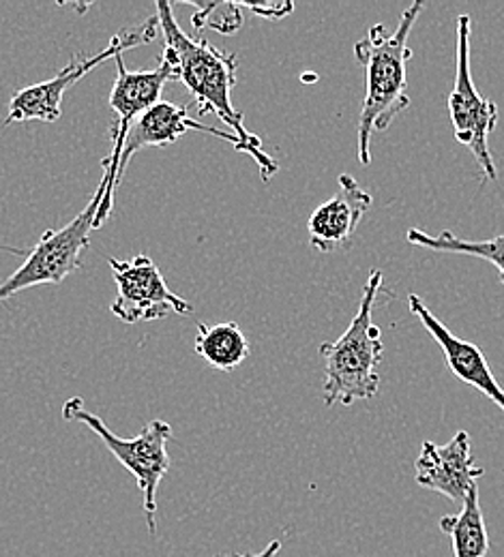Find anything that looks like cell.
<instances>
[{"label": "cell", "mask_w": 504, "mask_h": 557, "mask_svg": "<svg viewBox=\"0 0 504 557\" xmlns=\"http://www.w3.org/2000/svg\"><path fill=\"white\" fill-rule=\"evenodd\" d=\"M194 348L219 371H234L249 358V342L236 322L198 324Z\"/></svg>", "instance_id": "9a60e30c"}, {"label": "cell", "mask_w": 504, "mask_h": 557, "mask_svg": "<svg viewBox=\"0 0 504 557\" xmlns=\"http://www.w3.org/2000/svg\"><path fill=\"white\" fill-rule=\"evenodd\" d=\"M63 418L82 422L86 429L97 433L103 440V446L116 457V461L127 468L138 487L143 491L148 532L157 534V488L170 470L168 440L172 437V426L165 420H150L136 437H119L101 418L86 410L79 397H73L63 406Z\"/></svg>", "instance_id": "5b68a950"}, {"label": "cell", "mask_w": 504, "mask_h": 557, "mask_svg": "<svg viewBox=\"0 0 504 557\" xmlns=\"http://www.w3.org/2000/svg\"><path fill=\"white\" fill-rule=\"evenodd\" d=\"M415 468L419 487L435 491L451 502H464L466 493L485 474L472 457V440L466 431H457L444 446L423 442Z\"/></svg>", "instance_id": "8fae6325"}, {"label": "cell", "mask_w": 504, "mask_h": 557, "mask_svg": "<svg viewBox=\"0 0 504 557\" xmlns=\"http://www.w3.org/2000/svg\"><path fill=\"white\" fill-rule=\"evenodd\" d=\"M426 2H413L393 33L386 26L376 24L355 46V57L365 70V99L359 116V161L369 165V144L376 132L389 129V125L410 106L406 92V67L413 57L408 37L417 24Z\"/></svg>", "instance_id": "7a4b0ae2"}, {"label": "cell", "mask_w": 504, "mask_h": 557, "mask_svg": "<svg viewBox=\"0 0 504 557\" xmlns=\"http://www.w3.org/2000/svg\"><path fill=\"white\" fill-rule=\"evenodd\" d=\"M382 283V271L373 269L362 287L359 311L348 331L337 342L320 346V356L324 360L322 391L327 406H353L355 401L373 399L380 391L378 364L384 356V344L371 315Z\"/></svg>", "instance_id": "3957f363"}, {"label": "cell", "mask_w": 504, "mask_h": 557, "mask_svg": "<svg viewBox=\"0 0 504 557\" xmlns=\"http://www.w3.org/2000/svg\"><path fill=\"white\" fill-rule=\"evenodd\" d=\"M408 305L413 315L419 318V322L423 324V329L433 337V342L440 346L446 367L451 369V373L462 380L464 384L477 388L481 395H485L488 399H492L504 414V388L499 384L496 375L492 373L483 351L477 348L475 344L459 339L457 335H453L435 315L432 309L423 302L421 296L410 294L408 296Z\"/></svg>", "instance_id": "7c38bea8"}, {"label": "cell", "mask_w": 504, "mask_h": 557, "mask_svg": "<svg viewBox=\"0 0 504 557\" xmlns=\"http://www.w3.org/2000/svg\"><path fill=\"white\" fill-rule=\"evenodd\" d=\"M470 15L457 17V70L448 95V114L453 134L459 144L470 148L488 181H496V163L490 150V136L499 127V106L479 95L470 70Z\"/></svg>", "instance_id": "52a82bcc"}, {"label": "cell", "mask_w": 504, "mask_h": 557, "mask_svg": "<svg viewBox=\"0 0 504 557\" xmlns=\"http://www.w3.org/2000/svg\"><path fill=\"white\" fill-rule=\"evenodd\" d=\"M406 238L415 247H426V249H432L438 253H462V256L488 260L490 264H494L499 269L501 283L504 285V236H496L490 240H464V238H457L448 230L433 236L423 230L413 227V230H408Z\"/></svg>", "instance_id": "2e32d148"}, {"label": "cell", "mask_w": 504, "mask_h": 557, "mask_svg": "<svg viewBox=\"0 0 504 557\" xmlns=\"http://www.w3.org/2000/svg\"><path fill=\"white\" fill-rule=\"evenodd\" d=\"M112 194V174L103 170V178L95 189L88 207L82 210L73 221L61 230H48L37 245L24 253L22 267L0 283V302L35 285H57L82 269V253L90 245V232L99 230L114 202Z\"/></svg>", "instance_id": "277c9868"}, {"label": "cell", "mask_w": 504, "mask_h": 557, "mask_svg": "<svg viewBox=\"0 0 504 557\" xmlns=\"http://www.w3.org/2000/svg\"><path fill=\"white\" fill-rule=\"evenodd\" d=\"M243 9H249V11H254L256 15H260V17H267V20H284V17H288L290 13L294 11V4L292 2H267V4H254V2H249V4H243Z\"/></svg>", "instance_id": "ac0fdd59"}, {"label": "cell", "mask_w": 504, "mask_h": 557, "mask_svg": "<svg viewBox=\"0 0 504 557\" xmlns=\"http://www.w3.org/2000/svg\"><path fill=\"white\" fill-rule=\"evenodd\" d=\"M192 24L198 33L211 28L221 35H234L243 26V4L238 2H194Z\"/></svg>", "instance_id": "e0dca14e"}, {"label": "cell", "mask_w": 504, "mask_h": 557, "mask_svg": "<svg viewBox=\"0 0 504 557\" xmlns=\"http://www.w3.org/2000/svg\"><path fill=\"white\" fill-rule=\"evenodd\" d=\"M116 79L110 92V108L116 112V121L112 125V150L101 161V168L112 172L114 181L119 174V163L123 154V146L130 127L138 116H143L148 108L161 101L163 86L172 79H176V70L172 59L163 52L161 63L157 70L130 71L123 57H116ZM112 198L114 196V183H112Z\"/></svg>", "instance_id": "9c48e42d"}, {"label": "cell", "mask_w": 504, "mask_h": 557, "mask_svg": "<svg viewBox=\"0 0 504 557\" xmlns=\"http://www.w3.org/2000/svg\"><path fill=\"white\" fill-rule=\"evenodd\" d=\"M440 530L451 539L455 557H485L490 549L485 517L479 504V485L464 497V506L457 515L440 519Z\"/></svg>", "instance_id": "5bb4252c"}, {"label": "cell", "mask_w": 504, "mask_h": 557, "mask_svg": "<svg viewBox=\"0 0 504 557\" xmlns=\"http://www.w3.org/2000/svg\"><path fill=\"white\" fill-rule=\"evenodd\" d=\"M157 33H159V20L157 15H152L138 26L119 30L101 52L93 57L75 54L72 63L52 79L17 90L9 101V114L2 127L15 125V123H28V121L57 123L63 114V97L75 82H79L90 71L97 70L101 63L123 57V52L132 48L150 44L157 37Z\"/></svg>", "instance_id": "8992f818"}, {"label": "cell", "mask_w": 504, "mask_h": 557, "mask_svg": "<svg viewBox=\"0 0 504 557\" xmlns=\"http://www.w3.org/2000/svg\"><path fill=\"white\" fill-rule=\"evenodd\" d=\"M282 552V541H273L267 549H262L260 554H225V556L217 557H278Z\"/></svg>", "instance_id": "d6986e66"}, {"label": "cell", "mask_w": 504, "mask_h": 557, "mask_svg": "<svg viewBox=\"0 0 504 557\" xmlns=\"http://www.w3.org/2000/svg\"><path fill=\"white\" fill-rule=\"evenodd\" d=\"M110 269L116 281V298L110 311L125 324L155 322L170 313L187 315L194 305L174 294L157 264L148 256H136L132 260L110 258Z\"/></svg>", "instance_id": "ba28073f"}, {"label": "cell", "mask_w": 504, "mask_h": 557, "mask_svg": "<svg viewBox=\"0 0 504 557\" xmlns=\"http://www.w3.org/2000/svg\"><path fill=\"white\" fill-rule=\"evenodd\" d=\"M157 20L159 33L165 41L163 52L174 63L176 79H181L192 92L200 116L216 114L221 123H225L232 134L243 141L245 154L258 163L262 178L271 181L280 165L265 152L260 138L245 127L243 114L232 106V90L238 73L236 54L219 50L205 37H189L179 26L170 2L157 4Z\"/></svg>", "instance_id": "6da1fadb"}, {"label": "cell", "mask_w": 504, "mask_h": 557, "mask_svg": "<svg viewBox=\"0 0 504 557\" xmlns=\"http://www.w3.org/2000/svg\"><path fill=\"white\" fill-rule=\"evenodd\" d=\"M337 194L311 212L307 230L311 247L333 253L351 245L357 227L371 207V196L351 174L340 176Z\"/></svg>", "instance_id": "4fadbf2b"}, {"label": "cell", "mask_w": 504, "mask_h": 557, "mask_svg": "<svg viewBox=\"0 0 504 557\" xmlns=\"http://www.w3.org/2000/svg\"><path fill=\"white\" fill-rule=\"evenodd\" d=\"M192 132H200V134H209L216 138L223 139L228 144H232L238 152L245 154V146L243 141L236 138L232 132H221L211 125H205L200 121H194L189 116V108L185 106H174L170 101H159L152 108H148L143 116H138L134 121V125L127 132L125 146H123V154H121V163H119V174L114 181V196L116 189L123 183L125 170L132 161V157L143 150V148H159V146H170L174 141L192 134Z\"/></svg>", "instance_id": "30bf717a"}]
</instances>
